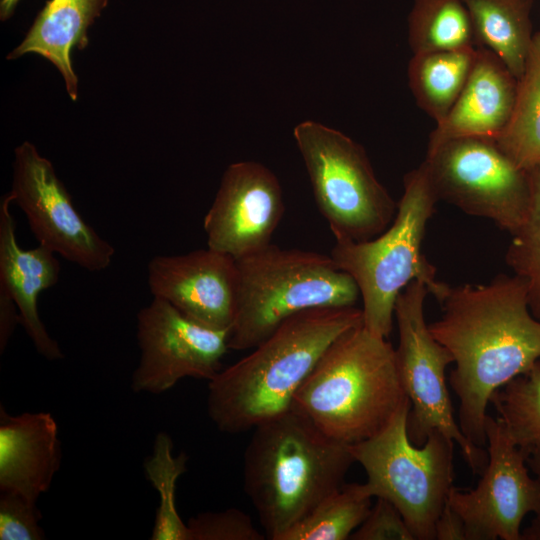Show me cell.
<instances>
[{
    "label": "cell",
    "instance_id": "cell-1",
    "mask_svg": "<svg viewBox=\"0 0 540 540\" xmlns=\"http://www.w3.org/2000/svg\"><path fill=\"white\" fill-rule=\"evenodd\" d=\"M441 306L440 319L429 329L455 363L449 382L459 399V426L482 447L493 393L540 358V320L532 314L525 283L516 275L450 287Z\"/></svg>",
    "mask_w": 540,
    "mask_h": 540
},
{
    "label": "cell",
    "instance_id": "cell-2",
    "mask_svg": "<svg viewBox=\"0 0 540 540\" xmlns=\"http://www.w3.org/2000/svg\"><path fill=\"white\" fill-rule=\"evenodd\" d=\"M360 324L362 309L356 306L314 308L289 317L208 381L209 418L219 431L238 434L288 411L327 348Z\"/></svg>",
    "mask_w": 540,
    "mask_h": 540
},
{
    "label": "cell",
    "instance_id": "cell-3",
    "mask_svg": "<svg viewBox=\"0 0 540 540\" xmlns=\"http://www.w3.org/2000/svg\"><path fill=\"white\" fill-rule=\"evenodd\" d=\"M355 462L349 445L289 409L253 429L244 452V491L266 538L279 540L344 485Z\"/></svg>",
    "mask_w": 540,
    "mask_h": 540
},
{
    "label": "cell",
    "instance_id": "cell-4",
    "mask_svg": "<svg viewBox=\"0 0 540 540\" xmlns=\"http://www.w3.org/2000/svg\"><path fill=\"white\" fill-rule=\"evenodd\" d=\"M407 399L395 349L360 324L327 348L291 408L329 438L352 445L380 432Z\"/></svg>",
    "mask_w": 540,
    "mask_h": 540
},
{
    "label": "cell",
    "instance_id": "cell-5",
    "mask_svg": "<svg viewBox=\"0 0 540 540\" xmlns=\"http://www.w3.org/2000/svg\"><path fill=\"white\" fill-rule=\"evenodd\" d=\"M403 186L395 218L385 231L366 241L335 239L330 253L359 288L364 327L383 338L392 330L397 297L412 280L424 283L440 304L451 287L437 278L422 251L438 202L423 163L404 176Z\"/></svg>",
    "mask_w": 540,
    "mask_h": 540
},
{
    "label": "cell",
    "instance_id": "cell-6",
    "mask_svg": "<svg viewBox=\"0 0 540 540\" xmlns=\"http://www.w3.org/2000/svg\"><path fill=\"white\" fill-rule=\"evenodd\" d=\"M230 350L252 349L289 317L314 308L356 306L359 288L330 255L270 243L236 259Z\"/></svg>",
    "mask_w": 540,
    "mask_h": 540
},
{
    "label": "cell",
    "instance_id": "cell-7",
    "mask_svg": "<svg viewBox=\"0 0 540 540\" xmlns=\"http://www.w3.org/2000/svg\"><path fill=\"white\" fill-rule=\"evenodd\" d=\"M407 399L374 436L349 445L366 472V490L401 513L415 540H435V523L453 487L454 441L432 432L421 445L408 436Z\"/></svg>",
    "mask_w": 540,
    "mask_h": 540
},
{
    "label": "cell",
    "instance_id": "cell-8",
    "mask_svg": "<svg viewBox=\"0 0 540 540\" xmlns=\"http://www.w3.org/2000/svg\"><path fill=\"white\" fill-rule=\"evenodd\" d=\"M318 210L335 239L366 241L395 218L397 203L377 179L364 148L311 120L294 128Z\"/></svg>",
    "mask_w": 540,
    "mask_h": 540
},
{
    "label": "cell",
    "instance_id": "cell-9",
    "mask_svg": "<svg viewBox=\"0 0 540 540\" xmlns=\"http://www.w3.org/2000/svg\"><path fill=\"white\" fill-rule=\"evenodd\" d=\"M426 285L412 280L398 295L394 318L399 333L396 368L410 401L407 422L411 442L421 446L432 432L454 441L473 473H482L488 455L472 443L454 418L445 371L453 363L450 352L432 335L425 320Z\"/></svg>",
    "mask_w": 540,
    "mask_h": 540
},
{
    "label": "cell",
    "instance_id": "cell-10",
    "mask_svg": "<svg viewBox=\"0 0 540 540\" xmlns=\"http://www.w3.org/2000/svg\"><path fill=\"white\" fill-rule=\"evenodd\" d=\"M438 201L488 219L513 234L530 204L529 173L491 138H458L427 151L423 161Z\"/></svg>",
    "mask_w": 540,
    "mask_h": 540
},
{
    "label": "cell",
    "instance_id": "cell-11",
    "mask_svg": "<svg viewBox=\"0 0 540 540\" xmlns=\"http://www.w3.org/2000/svg\"><path fill=\"white\" fill-rule=\"evenodd\" d=\"M8 194L24 213L39 245L90 272L111 265L113 245L86 222L52 163L28 141L14 150Z\"/></svg>",
    "mask_w": 540,
    "mask_h": 540
},
{
    "label": "cell",
    "instance_id": "cell-12",
    "mask_svg": "<svg viewBox=\"0 0 540 540\" xmlns=\"http://www.w3.org/2000/svg\"><path fill=\"white\" fill-rule=\"evenodd\" d=\"M488 460L477 486H454L448 502L464 522L466 540H521V524L540 509V485L527 465L526 454L498 417L487 416Z\"/></svg>",
    "mask_w": 540,
    "mask_h": 540
},
{
    "label": "cell",
    "instance_id": "cell-13",
    "mask_svg": "<svg viewBox=\"0 0 540 540\" xmlns=\"http://www.w3.org/2000/svg\"><path fill=\"white\" fill-rule=\"evenodd\" d=\"M136 328L135 393L161 394L187 377L209 381L230 350L229 329L204 325L159 298L138 311Z\"/></svg>",
    "mask_w": 540,
    "mask_h": 540
},
{
    "label": "cell",
    "instance_id": "cell-14",
    "mask_svg": "<svg viewBox=\"0 0 540 540\" xmlns=\"http://www.w3.org/2000/svg\"><path fill=\"white\" fill-rule=\"evenodd\" d=\"M285 211L280 183L264 165L243 161L229 165L203 228L207 247L235 260L271 243Z\"/></svg>",
    "mask_w": 540,
    "mask_h": 540
},
{
    "label": "cell",
    "instance_id": "cell-15",
    "mask_svg": "<svg viewBox=\"0 0 540 540\" xmlns=\"http://www.w3.org/2000/svg\"><path fill=\"white\" fill-rule=\"evenodd\" d=\"M154 298L216 329H231L236 305V260L207 247L184 254L156 255L147 265Z\"/></svg>",
    "mask_w": 540,
    "mask_h": 540
},
{
    "label": "cell",
    "instance_id": "cell-16",
    "mask_svg": "<svg viewBox=\"0 0 540 540\" xmlns=\"http://www.w3.org/2000/svg\"><path fill=\"white\" fill-rule=\"evenodd\" d=\"M11 204L6 193L0 201V289L16 303L21 325L36 351L47 360H60L63 352L40 318L38 297L57 284L61 266L56 254L42 245L32 249L20 247Z\"/></svg>",
    "mask_w": 540,
    "mask_h": 540
},
{
    "label": "cell",
    "instance_id": "cell-17",
    "mask_svg": "<svg viewBox=\"0 0 540 540\" xmlns=\"http://www.w3.org/2000/svg\"><path fill=\"white\" fill-rule=\"evenodd\" d=\"M517 81L494 53L478 47L467 82L430 133L427 151L458 138L497 139L510 119Z\"/></svg>",
    "mask_w": 540,
    "mask_h": 540
},
{
    "label": "cell",
    "instance_id": "cell-18",
    "mask_svg": "<svg viewBox=\"0 0 540 540\" xmlns=\"http://www.w3.org/2000/svg\"><path fill=\"white\" fill-rule=\"evenodd\" d=\"M58 425L49 412L0 409V491L32 501L50 489L61 466Z\"/></svg>",
    "mask_w": 540,
    "mask_h": 540
},
{
    "label": "cell",
    "instance_id": "cell-19",
    "mask_svg": "<svg viewBox=\"0 0 540 540\" xmlns=\"http://www.w3.org/2000/svg\"><path fill=\"white\" fill-rule=\"evenodd\" d=\"M108 0H48L22 42L8 55L14 60L28 53L38 54L61 73L72 101L78 98V78L73 70V48L89 43L87 30Z\"/></svg>",
    "mask_w": 540,
    "mask_h": 540
},
{
    "label": "cell",
    "instance_id": "cell-20",
    "mask_svg": "<svg viewBox=\"0 0 540 540\" xmlns=\"http://www.w3.org/2000/svg\"><path fill=\"white\" fill-rule=\"evenodd\" d=\"M475 42L494 53L518 80L533 40L532 0H463Z\"/></svg>",
    "mask_w": 540,
    "mask_h": 540
},
{
    "label": "cell",
    "instance_id": "cell-21",
    "mask_svg": "<svg viewBox=\"0 0 540 540\" xmlns=\"http://www.w3.org/2000/svg\"><path fill=\"white\" fill-rule=\"evenodd\" d=\"M477 48L413 54L408 82L418 106L435 122L450 111L472 70Z\"/></svg>",
    "mask_w": 540,
    "mask_h": 540
},
{
    "label": "cell",
    "instance_id": "cell-22",
    "mask_svg": "<svg viewBox=\"0 0 540 540\" xmlns=\"http://www.w3.org/2000/svg\"><path fill=\"white\" fill-rule=\"evenodd\" d=\"M495 141L521 170L529 172L540 166V31L534 33L517 81L510 119Z\"/></svg>",
    "mask_w": 540,
    "mask_h": 540
},
{
    "label": "cell",
    "instance_id": "cell-23",
    "mask_svg": "<svg viewBox=\"0 0 540 540\" xmlns=\"http://www.w3.org/2000/svg\"><path fill=\"white\" fill-rule=\"evenodd\" d=\"M413 54L475 47V36L463 0H413L408 16Z\"/></svg>",
    "mask_w": 540,
    "mask_h": 540
},
{
    "label": "cell",
    "instance_id": "cell-24",
    "mask_svg": "<svg viewBox=\"0 0 540 540\" xmlns=\"http://www.w3.org/2000/svg\"><path fill=\"white\" fill-rule=\"evenodd\" d=\"M372 496L364 483H344L321 500L279 540H346L366 518Z\"/></svg>",
    "mask_w": 540,
    "mask_h": 540
},
{
    "label": "cell",
    "instance_id": "cell-25",
    "mask_svg": "<svg viewBox=\"0 0 540 540\" xmlns=\"http://www.w3.org/2000/svg\"><path fill=\"white\" fill-rule=\"evenodd\" d=\"M187 460L184 452L173 455V441L167 433L156 435L153 452L144 462L145 475L159 495L152 540H191L189 527L176 508V485Z\"/></svg>",
    "mask_w": 540,
    "mask_h": 540
},
{
    "label": "cell",
    "instance_id": "cell-26",
    "mask_svg": "<svg viewBox=\"0 0 540 540\" xmlns=\"http://www.w3.org/2000/svg\"><path fill=\"white\" fill-rule=\"evenodd\" d=\"M490 403L526 457L540 451V358L495 391Z\"/></svg>",
    "mask_w": 540,
    "mask_h": 540
},
{
    "label": "cell",
    "instance_id": "cell-27",
    "mask_svg": "<svg viewBox=\"0 0 540 540\" xmlns=\"http://www.w3.org/2000/svg\"><path fill=\"white\" fill-rule=\"evenodd\" d=\"M530 204L513 236L506 263L526 286L529 308L540 320V166L529 171Z\"/></svg>",
    "mask_w": 540,
    "mask_h": 540
},
{
    "label": "cell",
    "instance_id": "cell-28",
    "mask_svg": "<svg viewBox=\"0 0 540 540\" xmlns=\"http://www.w3.org/2000/svg\"><path fill=\"white\" fill-rule=\"evenodd\" d=\"M191 540H263L266 535L254 525L251 517L237 508L203 512L187 522Z\"/></svg>",
    "mask_w": 540,
    "mask_h": 540
},
{
    "label": "cell",
    "instance_id": "cell-29",
    "mask_svg": "<svg viewBox=\"0 0 540 540\" xmlns=\"http://www.w3.org/2000/svg\"><path fill=\"white\" fill-rule=\"evenodd\" d=\"M41 513L37 502L12 492L0 495V540H41Z\"/></svg>",
    "mask_w": 540,
    "mask_h": 540
},
{
    "label": "cell",
    "instance_id": "cell-30",
    "mask_svg": "<svg viewBox=\"0 0 540 540\" xmlns=\"http://www.w3.org/2000/svg\"><path fill=\"white\" fill-rule=\"evenodd\" d=\"M352 540H415L398 509L384 498H376L366 518L352 533Z\"/></svg>",
    "mask_w": 540,
    "mask_h": 540
},
{
    "label": "cell",
    "instance_id": "cell-31",
    "mask_svg": "<svg viewBox=\"0 0 540 540\" xmlns=\"http://www.w3.org/2000/svg\"><path fill=\"white\" fill-rule=\"evenodd\" d=\"M435 540H466L464 522L448 499L435 523Z\"/></svg>",
    "mask_w": 540,
    "mask_h": 540
},
{
    "label": "cell",
    "instance_id": "cell-32",
    "mask_svg": "<svg viewBox=\"0 0 540 540\" xmlns=\"http://www.w3.org/2000/svg\"><path fill=\"white\" fill-rule=\"evenodd\" d=\"M18 324L20 313L9 294L0 289V352L3 353Z\"/></svg>",
    "mask_w": 540,
    "mask_h": 540
},
{
    "label": "cell",
    "instance_id": "cell-33",
    "mask_svg": "<svg viewBox=\"0 0 540 540\" xmlns=\"http://www.w3.org/2000/svg\"><path fill=\"white\" fill-rule=\"evenodd\" d=\"M526 461L540 485V451L529 453ZM521 540H540V509L535 513L530 524L521 531Z\"/></svg>",
    "mask_w": 540,
    "mask_h": 540
},
{
    "label": "cell",
    "instance_id": "cell-34",
    "mask_svg": "<svg viewBox=\"0 0 540 540\" xmlns=\"http://www.w3.org/2000/svg\"><path fill=\"white\" fill-rule=\"evenodd\" d=\"M20 0H1L0 2V19L6 21L9 19Z\"/></svg>",
    "mask_w": 540,
    "mask_h": 540
}]
</instances>
